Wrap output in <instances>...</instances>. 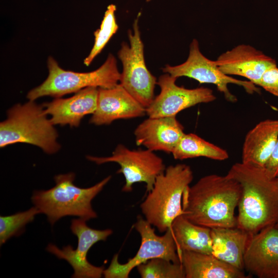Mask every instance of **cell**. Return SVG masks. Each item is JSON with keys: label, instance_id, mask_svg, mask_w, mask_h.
<instances>
[{"label": "cell", "instance_id": "obj_9", "mask_svg": "<svg viewBox=\"0 0 278 278\" xmlns=\"http://www.w3.org/2000/svg\"><path fill=\"white\" fill-rule=\"evenodd\" d=\"M88 160L100 165L115 162L120 166L117 173L123 175L125 184L122 191L130 192L134 183L144 182L146 192L153 187L157 177L163 173L165 165L163 159L149 149L131 150L123 144H118L110 157L86 156Z\"/></svg>", "mask_w": 278, "mask_h": 278}, {"label": "cell", "instance_id": "obj_8", "mask_svg": "<svg viewBox=\"0 0 278 278\" xmlns=\"http://www.w3.org/2000/svg\"><path fill=\"white\" fill-rule=\"evenodd\" d=\"M145 219L138 215L134 228L140 234L141 242L139 249L134 257L126 263L121 264L118 254H115L103 275L106 278H128L132 269L139 265L155 258H163L176 263H181L180 256L170 228L163 235L155 234Z\"/></svg>", "mask_w": 278, "mask_h": 278}, {"label": "cell", "instance_id": "obj_21", "mask_svg": "<svg viewBox=\"0 0 278 278\" xmlns=\"http://www.w3.org/2000/svg\"><path fill=\"white\" fill-rule=\"evenodd\" d=\"M170 228L180 256L182 251L213 254L211 228L195 224L182 214L175 219Z\"/></svg>", "mask_w": 278, "mask_h": 278}, {"label": "cell", "instance_id": "obj_15", "mask_svg": "<svg viewBox=\"0 0 278 278\" xmlns=\"http://www.w3.org/2000/svg\"><path fill=\"white\" fill-rule=\"evenodd\" d=\"M145 114L146 108L118 83L111 88H98L97 108L90 123L109 125L117 119L136 118Z\"/></svg>", "mask_w": 278, "mask_h": 278}, {"label": "cell", "instance_id": "obj_4", "mask_svg": "<svg viewBox=\"0 0 278 278\" xmlns=\"http://www.w3.org/2000/svg\"><path fill=\"white\" fill-rule=\"evenodd\" d=\"M193 178L190 167L180 163L168 166L157 177L140 208L145 219L160 232L165 233L183 214V193Z\"/></svg>", "mask_w": 278, "mask_h": 278}, {"label": "cell", "instance_id": "obj_11", "mask_svg": "<svg viewBox=\"0 0 278 278\" xmlns=\"http://www.w3.org/2000/svg\"><path fill=\"white\" fill-rule=\"evenodd\" d=\"M83 219L72 220L71 229L78 238L76 249L68 245L60 249L55 245L49 244L46 250L59 259L66 260L72 267L74 278H100L103 275L104 267H97L89 262L86 255L90 248L99 241H105L113 233L108 229L96 230L88 227Z\"/></svg>", "mask_w": 278, "mask_h": 278}, {"label": "cell", "instance_id": "obj_22", "mask_svg": "<svg viewBox=\"0 0 278 278\" xmlns=\"http://www.w3.org/2000/svg\"><path fill=\"white\" fill-rule=\"evenodd\" d=\"M171 154L175 160H179L205 157L223 161L229 158V154L225 149L194 133H185Z\"/></svg>", "mask_w": 278, "mask_h": 278}, {"label": "cell", "instance_id": "obj_7", "mask_svg": "<svg viewBox=\"0 0 278 278\" xmlns=\"http://www.w3.org/2000/svg\"><path fill=\"white\" fill-rule=\"evenodd\" d=\"M138 19L137 17L134 20L133 30L128 31L129 44L122 43L117 53L123 65L119 83L147 108L154 98V91L157 80L145 63Z\"/></svg>", "mask_w": 278, "mask_h": 278}, {"label": "cell", "instance_id": "obj_13", "mask_svg": "<svg viewBox=\"0 0 278 278\" xmlns=\"http://www.w3.org/2000/svg\"><path fill=\"white\" fill-rule=\"evenodd\" d=\"M244 269L258 278H278V228L270 226L252 235L245 251Z\"/></svg>", "mask_w": 278, "mask_h": 278}, {"label": "cell", "instance_id": "obj_3", "mask_svg": "<svg viewBox=\"0 0 278 278\" xmlns=\"http://www.w3.org/2000/svg\"><path fill=\"white\" fill-rule=\"evenodd\" d=\"M75 177L73 172L58 175L54 178L55 186L46 190H35L33 193V204L46 215L51 225L66 216H78L85 221L97 217L91 202L109 182L111 176L88 188L75 185Z\"/></svg>", "mask_w": 278, "mask_h": 278}, {"label": "cell", "instance_id": "obj_30", "mask_svg": "<svg viewBox=\"0 0 278 278\" xmlns=\"http://www.w3.org/2000/svg\"><path fill=\"white\" fill-rule=\"evenodd\" d=\"M277 180H278V177H277Z\"/></svg>", "mask_w": 278, "mask_h": 278}, {"label": "cell", "instance_id": "obj_28", "mask_svg": "<svg viewBox=\"0 0 278 278\" xmlns=\"http://www.w3.org/2000/svg\"><path fill=\"white\" fill-rule=\"evenodd\" d=\"M275 227H276L277 228H278V222L276 224Z\"/></svg>", "mask_w": 278, "mask_h": 278}, {"label": "cell", "instance_id": "obj_25", "mask_svg": "<svg viewBox=\"0 0 278 278\" xmlns=\"http://www.w3.org/2000/svg\"><path fill=\"white\" fill-rule=\"evenodd\" d=\"M41 213L36 207L9 216H0V244L2 246L10 238L18 235L25 225L33 221L36 215Z\"/></svg>", "mask_w": 278, "mask_h": 278}, {"label": "cell", "instance_id": "obj_17", "mask_svg": "<svg viewBox=\"0 0 278 278\" xmlns=\"http://www.w3.org/2000/svg\"><path fill=\"white\" fill-rule=\"evenodd\" d=\"M98 88L90 86L75 93L67 98H55L53 101L43 104L44 112L50 116L54 125H68L71 127L79 126L82 119L95 111Z\"/></svg>", "mask_w": 278, "mask_h": 278}, {"label": "cell", "instance_id": "obj_5", "mask_svg": "<svg viewBox=\"0 0 278 278\" xmlns=\"http://www.w3.org/2000/svg\"><path fill=\"white\" fill-rule=\"evenodd\" d=\"M42 106L29 100L17 104L7 111V118L0 124V147L16 143L36 146L48 154L57 152L60 145L58 133Z\"/></svg>", "mask_w": 278, "mask_h": 278}, {"label": "cell", "instance_id": "obj_10", "mask_svg": "<svg viewBox=\"0 0 278 278\" xmlns=\"http://www.w3.org/2000/svg\"><path fill=\"white\" fill-rule=\"evenodd\" d=\"M162 70L163 72L177 78L187 77L200 83L213 84L223 94L225 99L231 102H236L237 99L229 91V84L242 86L249 94L259 92V89L251 81L238 80L222 73L216 61L207 58L202 54L198 41L195 39L190 44L189 55L184 63L176 66L166 64Z\"/></svg>", "mask_w": 278, "mask_h": 278}, {"label": "cell", "instance_id": "obj_20", "mask_svg": "<svg viewBox=\"0 0 278 278\" xmlns=\"http://www.w3.org/2000/svg\"><path fill=\"white\" fill-rule=\"evenodd\" d=\"M251 235L237 227L212 228L213 254L243 270L244 255Z\"/></svg>", "mask_w": 278, "mask_h": 278}, {"label": "cell", "instance_id": "obj_14", "mask_svg": "<svg viewBox=\"0 0 278 278\" xmlns=\"http://www.w3.org/2000/svg\"><path fill=\"white\" fill-rule=\"evenodd\" d=\"M220 70L227 75L246 78L258 85L264 73L276 66V61L249 45L240 44L220 55L216 60Z\"/></svg>", "mask_w": 278, "mask_h": 278}, {"label": "cell", "instance_id": "obj_24", "mask_svg": "<svg viewBox=\"0 0 278 278\" xmlns=\"http://www.w3.org/2000/svg\"><path fill=\"white\" fill-rule=\"evenodd\" d=\"M136 268L142 278H185L181 263L163 258H152Z\"/></svg>", "mask_w": 278, "mask_h": 278}, {"label": "cell", "instance_id": "obj_1", "mask_svg": "<svg viewBox=\"0 0 278 278\" xmlns=\"http://www.w3.org/2000/svg\"><path fill=\"white\" fill-rule=\"evenodd\" d=\"M227 175L240 185L237 226L251 235L278 222V180L265 167L234 164Z\"/></svg>", "mask_w": 278, "mask_h": 278}, {"label": "cell", "instance_id": "obj_6", "mask_svg": "<svg viewBox=\"0 0 278 278\" xmlns=\"http://www.w3.org/2000/svg\"><path fill=\"white\" fill-rule=\"evenodd\" d=\"M47 67L48 75L46 80L28 93L27 97L29 100L46 96L59 98L90 86L111 88L119 83L120 78L116 59L111 54L101 66L90 72L63 70L50 56L47 59Z\"/></svg>", "mask_w": 278, "mask_h": 278}, {"label": "cell", "instance_id": "obj_16", "mask_svg": "<svg viewBox=\"0 0 278 278\" xmlns=\"http://www.w3.org/2000/svg\"><path fill=\"white\" fill-rule=\"evenodd\" d=\"M185 134L184 127L176 116L148 117L134 131L136 144L152 151L172 153Z\"/></svg>", "mask_w": 278, "mask_h": 278}, {"label": "cell", "instance_id": "obj_26", "mask_svg": "<svg viewBox=\"0 0 278 278\" xmlns=\"http://www.w3.org/2000/svg\"><path fill=\"white\" fill-rule=\"evenodd\" d=\"M258 86L271 94L278 97V67L267 70L263 75Z\"/></svg>", "mask_w": 278, "mask_h": 278}, {"label": "cell", "instance_id": "obj_29", "mask_svg": "<svg viewBox=\"0 0 278 278\" xmlns=\"http://www.w3.org/2000/svg\"><path fill=\"white\" fill-rule=\"evenodd\" d=\"M151 0H146V2H149V1H150Z\"/></svg>", "mask_w": 278, "mask_h": 278}, {"label": "cell", "instance_id": "obj_18", "mask_svg": "<svg viewBox=\"0 0 278 278\" xmlns=\"http://www.w3.org/2000/svg\"><path fill=\"white\" fill-rule=\"evenodd\" d=\"M278 140V119L260 121L246 134L241 162L265 167Z\"/></svg>", "mask_w": 278, "mask_h": 278}, {"label": "cell", "instance_id": "obj_2", "mask_svg": "<svg viewBox=\"0 0 278 278\" xmlns=\"http://www.w3.org/2000/svg\"><path fill=\"white\" fill-rule=\"evenodd\" d=\"M241 193L240 184L227 175L205 176L185 189L182 215L195 224L211 229L235 228V211Z\"/></svg>", "mask_w": 278, "mask_h": 278}, {"label": "cell", "instance_id": "obj_19", "mask_svg": "<svg viewBox=\"0 0 278 278\" xmlns=\"http://www.w3.org/2000/svg\"><path fill=\"white\" fill-rule=\"evenodd\" d=\"M185 278H247L242 270L212 254L182 251Z\"/></svg>", "mask_w": 278, "mask_h": 278}, {"label": "cell", "instance_id": "obj_27", "mask_svg": "<svg viewBox=\"0 0 278 278\" xmlns=\"http://www.w3.org/2000/svg\"><path fill=\"white\" fill-rule=\"evenodd\" d=\"M265 167L273 177H278V140Z\"/></svg>", "mask_w": 278, "mask_h": 278}, {"label": "cell", "instance_id": "obj_23", "mask_svg": "<svg viewBox=\"0 0 278 278\" xmlns=\"http://www.w3.org/2000/svg\"><path fill=\"white\" fill-rule=\"evenodd\" d=\"M116 7L114 4L109 5L107 8L100 28L94 33L95 40L94 45L89 54L84 59L83 63L89 66L94 58L102 51L111 37L117 32L118 25L115 18Z\"/></svg>", "mask_w": 278, "mask_h": 278}, {"label": "cell", "instance_id": "obj_12", "mask_svg": "<svg viewBox=\"0 0 278 278\" xmlns=\"http://www.w3.org/2000/svg\"><path fill=\"white\" fill-rule=\"evenodd\" d=\"M178 78L169 74L161 75L157 84L161 89L150 105L146 108L149 117L176 116L182 110L201 103H208L216 99L213 91L207 88L186 89L176 83Z\"/></svg>", "mask_w": 278, "mask_h": 278}]
</instances>
